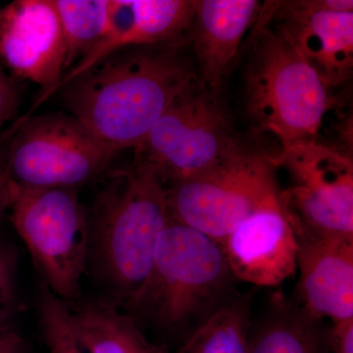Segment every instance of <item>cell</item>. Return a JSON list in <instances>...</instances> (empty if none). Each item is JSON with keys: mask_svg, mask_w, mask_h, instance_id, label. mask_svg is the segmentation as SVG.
<instances>
[{"mask_svg": "<svg viewBox=\"0 0 353 353\" xmlns=\"http://www.w3.org/2000/svg\"><path fill=\"white\" fill-rule=\"evenodd\" d=\"M179 48L110 53L60 87L65 105L114 152L137 150L176 99L197 83Z\"/></svg>", "mask_w": 353, "mask_h": 353, "instance_id": "cell-1", "label": "cell"}, {"mask_svg": "<svg viewBox=\"0 0 353 353\" xmlns=\"http://www.w3.org/2000/svg\"><path fill=\"white\" fill-rule=\"evenodd\" d=\"M88 264L127 310L145 285L168 224L166 187L138 160L109 174L88 217Z\"/></svg>", "mask_w": 353, "mask_h": 353, "instance_id": "cell-2", "label": "cell"}, {"mask_svg": "<svg viewBox=\"0 0 353 353\" xmlns=\"http://www.w3.org/2000/svg\"><path fill=\"white\" fill-rule=\"evenodd\" d=\"M236 282L220 243L169 219L145 285L127 311L183 341L240 294Z\"/></svg>", "mask_w": 353, "mask_h": 353, "instance_id": "cell-3", "label": "cell"}, {"mask_svg": "<svg viewBox=\"0 0 353 353\" xmlns=\"http://www.w3.org/2000/svg\"><path fill=\"white\" fill-rule=\"evenodd\" d=\"M245 69L248 115L282 150L316 141L330 108L329 88L283 28L260 22Z\"/></svg>", "mask_w": 353, "mask_h": 353, "instance_id": "cell-4", "label": "cell"}, {"mask_svg": "<svg viewBox=\"0 0 353 353\" xmlns=\"http://www.w3.org/2000/svg\"><path fill=\"white\" fill-rule=\"evenodd\" d=\"M44 285L68 303L88 266V214L75 189L29 188L11 181L7 209Z\"/></svg>", "mask_w": 353, "mask_h": 353, "instance_id": "cell-5", "label": "cell"}, {"mask_svg": "<svg viewBox=\"0 0 353 353\" xmlns=\"http://www.w3.org/2000/svg\"><path fill=\"white\" fill-rule=\"evenodd\" d=\"M216 94L199 82L181 94L136 152L165 187L214 168L243 150Z\"/></svg>", "mask_w": 353, "mask_h": 353, "instance_id": "cell-6", "label": "cell"}, {"mask_svg": "<svg viewBox=\"0 0 353 353\" xmlns=\"http://www.w3.org/2000/svg\"><path fill=\"white\" fill-rule=\"evenodd\" d=\"M276 169L271 157L243 150L167 187L169 218L221 243L248 216L280 199Z\"/></svg>", "mask_w": 353, "mask_h": 353, "instance_id": "cell-7", "label": "cell"}, {"mask_svg": "<svg viewBox=\"0 0 353 353\" xmlns=\"http://www.w3.org/2000/svg\"><path fill=\"white\" fill-rule=\"evenodd\" d=\"M116 154L71 114L28 115L10 127L7 168L24 187L76 190L108 170Z\"/></svg>", "mask_w": 353, "mask_h": 353, "instance_id": "cell-8", "label": "cell"}, {"mask_svg": "<svg viewBox=\"0 0 353 353\" xmlns=\"http://www.w3.org/2000/svg\"><path fill=\"white\" fill-rule=\"evenodd\" d=\"M271 159L292 178L280 201L296 234L353 239L350 158L316 141L285 148Z\"/></svg>", "mask_w": 353, "mask_h": 353, "instance_id": "cell-9", "label": "cell"}, {"mask_svg": "<svg viewBox=\"0 0 353 353\" xmlns=\"http://www.w3.org/2000/svg\"><path fill=\"white\" fill-rule=\"evenodd\" d=\"M0 64L14 80L39 85L36 105L59 90L66 46L53 0H16L0 8Z\"/></svg>", "mask_w": 353, "mask_h": 353, "instance_id": "cell-10", "label": "cell"}, {"mask_svg": "<svg viewBox=\"0 0 353 353\" xmlns=\"http://www.w3.org/2000/svg\"><path fill=\"white\" fill-rule=\"evenodd\" d=\"M283 29L318 75L333 88L345 82L353 66L352 0H307L272 3Z\"/></svg>", "mask_w": 353, "mask_h": 353, "instance_id": "cell-11", "label": "cell"}, {"mask_svg": "<svg viewBox=\"0 0 353 353\" xmlns=\"http://www.w3.org/2000/svg\"><path fill=\"white\" fill-rule=\"evenodd\" d=\"M220 245L238 282L276 288L297 270L299 243L280 199L248 216Z\"/></svg>", "mask_w": 353, "mask_h": 353, "instance_id": "cell-12", "label": "cell"}, {"mask_svg": "<svg viewBox=\"0 0 353 353\" xmlns=\"http://www.w3.org/2000/svg\"><path fill=\"white\" fill-rule=\"evenodd\" d=\"M194 17V1L188 0H110L108 26L101 41L67 72L60 87L115 51L182 46L190 36Z\"/></svg>", "mask_w": 353, "mask_h": 353, "instance_id": "cell-13", "label": "cell"}, {"mask_svg": "<svg viewBox=\"0 0 353 353\" xmlns=\"http://www.w3.org/2000/svg\"><path fill=\"white\" fill-rule=\"evenodd\" d=\"M297 303L318 320L353 319V239L296 234Z\"/></svg>", "mask_w": 353, "mask_h": 353, "instance_id": "cell-14", "label": "cell"}, {"mask_svg": "<svg viewBox=\"0 0 353 353\" xmlns=\"http://www.w3.org/2000/svg\"><path fill=\"white\" fill-rule=\"evenodd\" d=\"M190 39L194 43L199 85L216 94L250 28L260 20L256 0H197Z\"/></svg>", "mask_w": 353, "mask_h": 353, "instance_id": "cell-15", "label": "cell"}, {"mask_svg": "<svg viewBox=\"0 0 353 353\" xmlns=\"http://www.w3.org/2000/svg\"><path fill=\"white\" fill-rule=\"evenodd\" d=\"M261 318L250 323L248 353H332L330 328L282 292L271 294Z\"/></svg>", "mask_w": 353, "mask_h": 353, "instance_id": "cell-16", "label": "cell"}, {"mask_svg": "<svg viewBox=\"0 0 353 353\" xmlns=\"http://www.w3.org/2000/svg\"><path fill=\"white\" fill-rule=\"evenodd\" d=\"M70 323L83 353H168L148 340L134 316L115 303L94 301L70 308Z\"/></svg>", "mask_w": 353, "mask_h": 353, "instance_id": "cell-17", "label": "cell"}, {"mask_svg": "<svg viewBox=\"0 0 353 353\" xmlns=\"http://www.w3.org/2000/svg\"><path fill=\"white\" fill-rule=\"evenodd\" d=\"M253 290L239 294L185 339L176 353H248Z\"/></svg>", "mask_w": 353, "mask_h": 353, "instance_id": "cell-18", "label": "cell"}, {"mask_svg": "<svg viewBox=\"0 0 353 353\" xmlns=\"http://www.w3.org/2000/svg\"><path fill=\"white\" fill-rule=\"evenodd\" d=\"M53 1L66 46L67 73L101 41L108 26L110 0Z\"/></svg>", "mask_w": 353, "mask_h": 353, "instance_id": "cell-19", "label": "cell"}, {"mask_svg": "<svg viewBox=\"0 0 353 353\" xmlns=\"http://www.w3.org/2000/svg\"><path fill=\"white\" fill-rule=\"evenodd\" d=\"M39 313L44 343L50 353H83L71 328L68 304L46 285L39 294Z\"/></svg>", "mask_w": 353, "mask_h": 353, "instance_id": "cell-20", "label": "cell"}, {"mask_svg": "<svg viewBox=\"0 0 353 353\" xmlns=\"http://www.w3.org/2000/svg\"><path fill=\"white\" fill-rule=\"evenodd\" d=\"M18 255L15 248L0 241V332L12 328L11 319L17 309Z\"/></svg>", "mask_w": 353, "mask_h": 353, "instance_id": "cell-21", "label": "cell"}, {"mask_svg": "<svg viewBox=\"0 0 353 353\" xmlns=\"http://www.w3.org/2000/svg\"><path fill=\"white\" fill-rule=\"evenodd\" d=\"M19 104V90L16 80L0 64V136L2 128L12 120Z\"/></svg>", "mask_w": 353, "mask_h": 353, "instance_id": "cell-22", "label": "cell"}, {"mask_svg": "<svg viewBox=\"0 0 353 353\" xmlns=\"http://www.w3.org/2000/svg\"><path fill=\"white\" fill-rule=\"evenodd\" d=\"M329 336L332 353H353V319L334 322Z\"/></svg>", "mask_w": 353, "mask_h": 353, "instance_id": "cell-23", "label": "cell"}, {"mask_svg": "<svg viewBox=\"0 0 353 353\" xmlns=\"http://www.w3.org/2000/svg\"><path fill=\"white\" fill-rule=\"evenodd\" d=\"M10 138V128L0 136V214L7 209V196L11 179L7 168V148Z\"/></svg>", "mask_w": 353, "mask_h": 353, "instance_id": "cell-24", "label": "cell"}, {"mask_svg": "<svg viewBox=\"0 0 353 353\" xmlns=\"http://www.w3.org/2000/svg\"><path fill=\"white\" fill-rule=\"evenodd\" d=\"M0 353H26V343L13 328L0 332Z\"/></svg>", "mask_w": 353, "mask_h": 353, "instance_id": "cell-25", "label": "cell"}]
</instances>
